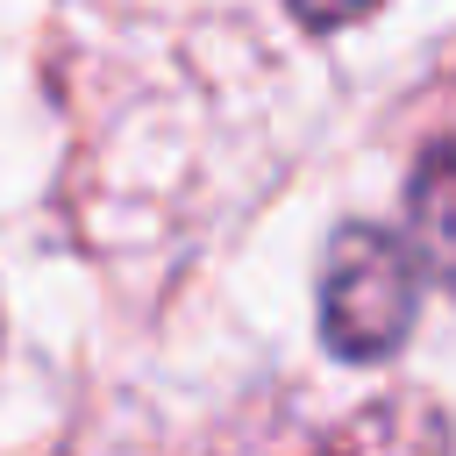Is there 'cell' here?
<instances>
[{"label":"cell","mask_w":456,"mask_h":456,"mask_svg":"<svg viewBox=\"0 0 456 456\" xmlns=\"http://www.w3.org/2000/svg\"><path fill=\"white\" fill-rule=\"evenodd\" d=\"M406 228H413V264L456 285V142L428 150L413 185H406Z\"/></svg>","instance_id":"2"},{"label":"cell","mask_w":456,"mask_h":456,"mask_svg":"<svg viewBox=\"0 0 456 456\" xmlns=\"http://www.w3.org/2000/svg\"><path fill=\"white\" fill-rule=\"evenodd\" d=\"M378 0H292V14L306 21V28H342V21H356V14H370Z\"/></svg>","instance_id":"3"},{"label":"cell","mask_w":456,"mask_h":456,"mask_svg":"<svg viewBox=\"0 0 456 456\" xmlns=\"http://www.w3.org/2000/svg\"><path fill=\"white\" fill-rule=\"evenodd\" d=\"M420 306V264L385 228H342L321 264V328L335 356H385L413 328Z\"/></svg>","instance_id":"1"}]
</instances>
